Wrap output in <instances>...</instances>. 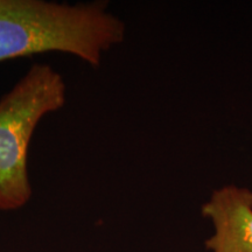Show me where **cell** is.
I'll use <instances>...</instances> for the list:
<instances>
[{"label":"cell","instance_id":"1","mask_svg":"<svg viewBox=\"0 0 252 252\" xmlns=\"http://www.w3.org/2000/svg\"><path fill=\"white\" fill-rule=\"evenodd\" d=\"M124 36V23L106 2L0 0V63L63 53L98 67L104 53Z\"/></svg>","mask_w":252,"mask_h":252},{"label":"cell","instance_id":"2","mask_svg":"<svg viewBox=\"0 0 252 252\" xmlns=\"http://www.w3.org/2000/svg\"><path fill=\"white\" fill-rule=\"evenodd\" d=\"M67 103V86L49 64L34 63L0 98V212L30 202L28 150L37 125Z\"/></svg>","mask_w":252,"mask_h":252},{"label":"cell","instance_id":"3","mask_svg":"<svg viewBox=\"0 0 252 252\" xmlns=\"http://www.w3.org/2000/svg\"><path fill=\"white\" fill-rule=\"evenodd\" d=\"M202 214L213 222L214 235L206 241L212 252H252V191L226 186L215 190Z\"/></svg>","mask_w":252,"mask_h":252}]
</instances>
